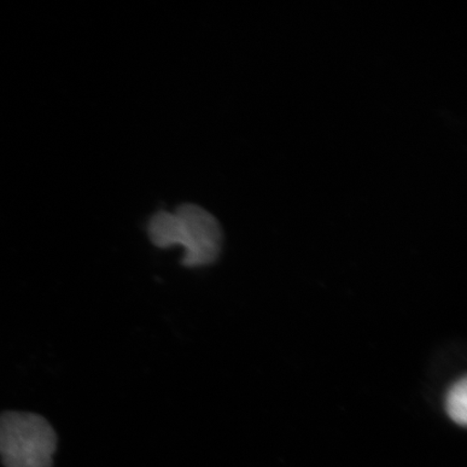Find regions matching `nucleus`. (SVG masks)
Masks as SVG:
<instances>
[{
	"instance_id": "obj_1",
	"label": "nucleus",
	"mask_w": 467,
	"mask_h": 467,
	"mask_svg": "<svg viewBox=\"0 0 467 467\" xmlns=\"http://www.w3.org/2000/svg\"><path fill=\"white\" fill-rule=\"evenodd\" d=\"M148 233L157 248L182 247L184 255L181 263L191 268L213 265L223 244L219 221L195 203L180 204L173 213L161 210L150 218Z\"/></svg>"
},
{
	"instance_id": "obj_2",
	"label": "nucleus",
	"mask_w": 467,
	"mask_h": 467,
	"mask_svg": "<svg viewBox=\"0 0 467 467\" xmlns=\"http://www.w3.org/2000/svg\"><path fill=\"white\" fill-rule=\"evenodd\" d=\"M57 437L39 414L0 413V458L5 467H52Z\"/></svg>"
},
{
	"instance_id": "obj_3",
	"label": "nucleus",
	"mask_w": 467,
	"mask_h": 467,
	"mask_svg": "<svg viewBox=\"0 0 467 467\" xmlns=\"http://www.w3.org/2000/svg\"><path fill=\"white\" fill-rule=\"evenodd\" d=\"M446 410L452 421L465 426L467 422V379H458L449 389L446 396Z\"/></svg>"
}]
</instances>
